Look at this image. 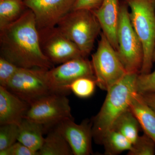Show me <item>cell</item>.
<instances>
[{"mask_svg": "<svg viewBox=\"0 0 155 155\" xmlns=\"http://www.w3.org/2000/svg\"><path fill=\"white\" fill-rule=\"evenodd\" d=\"M125 3L120 5L117 52L127 73L139 74L143 63L142 45L130 22Z\"/></svg>", "mask_w": 155, "mask_h": 155, "instance_id": "obj_5", "label": "cell"}, {"mask_svg": "<svg viewBox=\"0 0 155 155\" xmlns=\"http://www.w3.org/2000/svg\"><path fill=\"white\" fill-rule=\"evenodd\" d=\"M153 62H155V46L154 49L153 53Z\"/></svg>", "mask_w": 155, "mask_h": 155, "instance_id": "obj_29", "label": "cell"}, {"mask_svg": "<svg viewBox=\"0 0 155 155\" xmlns=\"http://www.w3.org/2000/svg\"><path fill=\"white\" fill-rule=\"evenodd\" d=\"M76 0H23L33 12L38 30L57 26L72 11Z\"/></svg>", "mask_w": 155, "mask_h": 155, "instance_id": "obj_11", "label": "cell"}, {"mask_svg": "<svg viewBox=\"0 0 155 155\" xmlns=\"http://www.w3.org/2000/svg\"><path fill=\"white\" fill-rule=\"evenodd\" d=\"M140 126L138 120L129 108L117 118L111 129L124 135L133 144L139 136Z\"/></svg>", "mask_w": 155, "mask_h": 155, "instance_id": "obj_18", "label": "cell"}, {"mask_svg": "<svg viewBox=\"0 0 155 155\" xmlns=\"http://www.w3.org/2000/svg\"><path fill=\"white\" fill-rule=\"evenodd\" d=\"M137 75L127 73L107 91V94L99 112L92 120L93 137L97 143H101L104 136L111 130L115 120L129 109L131 99L137 92Z\"/></svg>", "mask_w": 155, "mask_h": 155, "instance_id": "obj_2", "label": "cell"}, {"mask_svg": "<svg viewBox=\"0 0 155 155\" xmlns=\"http://www.w3.org/2000/svg\"><path fill=\"white\" fill-rule=\"evenodd\" d=\"M155 154V142L146 134L139 136L128 151L127 155H154Z\"/></svg>", "mask_w": 155, "mask_h": 155, "instance_id": "obj_22", "label": "cell"}, {"mask_svg": "<svg viewBox=\"0 0 155 155\" xmlns=\"http://www.w3.org/2000/svg\"><path fill=\"white\" fill-rule=\"evenodd\" d=\"M22 1H23V0H22Z\"/></svg>", "mask_w": 155, "mask_h": 155, "instance_id": "obj_30", "label": "cell"}, {"mask_svg": "<svg viewBox=\"0 0 155 155\" xmlns=\"http://www.w3.org/2000/svg\"><path fill=\"white\" fill-rule=\"evenodd\" d=\"M97 86L96 80L94 78L82 77L76 79L68 86V90L76 96L86 98L93 94Z\"/></svg>", "mask_w": 155, "mask_h": 155, "instance_id": "obj_21", "label": "cell"}, {"mask_svg": "<svg viewBox=\"0 0 155 155\" xmlns=\"http://www.w3.org/2000/svg\"><path fill=\"white\" fill-rule=\"evenodd\" d=\"M56 26L76 45L84 58L91 52L101 29L93 11L84 9L72 10Z\"/></svg>", "mask_w": 155, "mask_h": 155, "instance_id": "obj_4", "label": "cell"}, {"mask_svg": "<svg viewBox=\"0 0 155 155\" xmlns=\"http://www.w3.org/2000/svg\"><path fill=\"white\" fill-rule=\"evenodd\" d=\"M119 9L118 0H103L99 7L93 11L102 33L116 51L118 48Z\"/></svg>", "mask_w": 155, "mask_h": 155, "instance_id": "obj_13", "label": "cell"}, {"mask_svg": "<svg viewBox=\"0 0 155 155\" xmlns=\"http://www.w3.org/2000/svg\"><path fill=\"white\" fill-rule=\"evenodd\" d=\"M20 67L0 57V86L6 88Z\"/></svg>", "mask_w": 155, "mask_h": 155, "instance_id": "obj_25", "label": "cell"}, {"mask_svg": "<svg viewBox=\"0 0 155 155\" xmlns=\"http://www.w3.org/2000/svg\"><path fill=\"white\" fill-rule=\"evenodd\" d=\"M44 126L41 124L24 118L19 125L17 141L35 151L41 148L44 142Z\"/></svg>", "mask_w": 155, "mask_h": 155, "instance_id": "obj_16", "label": "cell"}, {"mask_svg": "<svg viewBox=\"0 0 155 155\" xmlns=\"http://www.w3.org/2000/svg\"><path fill=\"white\" fill-rule=\"evenodd\" d=\"M97 86L107 91L127 74L117 51L102 32L91 61Z\"/></svg>", "mask_w": 155, "mask_h": 155, "instance_id": "obj_6", "label": "cell"}, {"mask_svg": "<svg viewBox=\"0 0 155 155\" xmlns=\"http://www.w3.org/2000/svg\"><path fill=\"white\" fill-rule=\"evenodd\" d=\"M101 144L104 148V154L117 155L130 150L132 143L122 134L111 129L104 136Z\"/></svg>", "mask_w": 155, "mask_h": 155, "instance_id": "obj_20", "label": "cell"}, {"mask_svg": "<svg viewBox=\"0 0 155 155\" xmlns=\"http://www.w3.org/2000/svg\"><path fill=\"white\" fill-rule=\"evenodd\" d=\"M136 90L137 93L140 94L155 93V70L148 73L138 74Z\"/></svg>", "mask_w": 155, "mask_h": 155, "instance_id": "obj_24", "label": "cell"}, {"mask_svg": "<svg viewBox=\"0 0 155 155\" xmlns=\"http://www.w3.org/2000/svg\"><path fill=\"white\" fill-rule=\"evenodd\" d=\"M130 8V22L142 45L143 63L140 73L151 71L155 46V0H124Z\"/></svg>", "mask_w": 155, "mask_h": 155, "instance_id": "obj_3", "label": "cell"}, {"mask_svg": "<svg viewBox=\"0 0 155 155\" xmlns=\"http://www.w3.org/2000/svg\"><path fill=\"white\" fill-rule=\"evenodd\" d=\"M0 52L1 57L20 68L54 67L42 51L35 17L28 8L17 20L0 28Z\"/></svg>", "mask_w": 155, "mask_h": 155, "instance_id": "obj_1", "label": "cell"}, {"mask_svg": "<svg viewBox=\"0 0 155 155\" xmlns=\"http://www.w3.org/2000/svg\"><path fill=\"white\" fill-rule=\"evenodd\" d=\"M0 155H38V153L18 141L8 148L0 151Z\"/></svg>", "mask_w": 155, "mask_h": 155, "instance_id": "obj_26", "label": "cell"}, {"mask_svg": "<svg viewBox=\"0 0 155 155\" xmlns=\"http://www.w3.org/2000/svg\"><path fill=\"white\" fill-rule=\"evenodd\" d=\"M129 108L138 120L144 133L155 142V111L148 105L140 94H134Z\"/></svg>", "mask_w": 155, "mask_h": 155, "instance_id": "obj_15", "label": "cell"}, {"mask_svg": "<svg viewBox=\"0 0 155 155\" xmlns=\"http://www.w3.org/2000/svg\"><path fill=\"white\" fill-rule=\"evenodd\" d=\"M30 106L8 89L0 86V125H19L25 118Z\"/></svg>", "mask_w": 155, "mask_h": 155, "instance_id": "obj_14", "label": "cell"}, {"mask_svg": "<svg viewBox=\"0 0 155 155\" xmlns=\"http://www.w3.org/2000/svg\"><path fill=\"white\" fill-rule=\"evenodd\" d=\"M92 121L85 119L77 124L74 119L63 120L56 125L68 142L74 155H89L92 153Z\"/></svg>", "mask_w": 155, "mask_h": 155, "instance_id": "obj_12", "label": "cell"}, {"mask_svg": "<svg viewBox=\"0 0 155 155\" xmlns=\"http://www.w3.org/2000/svg\"><path fill=\"white\" fill-rule=\"evenodd\" d=\"M140 95L147 104L155 111V93Z\"/></svg>", "mask_w": 155, "mask_h": 155, "instance_id": "obj_28", "label": "cell"}, {"mask_svg": "<svg viewBox=\"0 0 155 155\" xmlns=\"http://www.w3.org/2000/svg\"><path fill=\"white\" fill-rule=\"evenodd\" d=\"M38 155H72V150L56 125L49 129Z\"/></svg>", "mask_w": 155, "mask_h": 155, "instance_id": "obj_17", "label": "cell"}, {"mask_svg": "<svg viewBox=\"0 0 155 155\" xmlns=\"http://www.w3.org/2000/svg\"><path fill=\"white\" fill-rule=\"evenodd\" d=\"M0 125V151H1L8 148L17 141L19 125L14 124Z\"/></svg>", "mask_w": 155, "mask_h": 155, "instance_id": "obj_23", "label": "cell"}, {"mask_svg": "<svg viewBox=\"0 0 155 155\" xmlns=\"http://www.w3.org/2000/svg\"><path fill=\"white\" fill-rule=\"evenodd\" d=\"M47 70L19 68L6 88L30 105L49 95L59 93L50 84Z\"/></svg>", "mask_w": 155, "mask_h": 155, "instance_id": "obj_7", "label": "cell"}, {"mask_svg": "<svg viewBox=\"0 0 155 155\" xmlns=\"http://www.w3.org/2000/svg\"><path fill=\"white\" fill-rule=\"evenodd\" d=\"M42 51L54 64H61L84 57L76 45L55 26L38 30Z\"/></svg>", "mask_w": 155, "mask_h": 155, "instance_id": "obj_9", "label": "cell"}, {"mask_svg": "<svg viewBox=\"0 0 155 155\" xmlns=\"http://www.w3.org/2000/svg\"><path fill=\"white\" fill-rule=\"evenodd\" d=\"M47 75L50 84L56 91L66 95L70 92L68 86L76 79L82 77L95 79L91 61L82 57L53 67L47 70Z\"/></svg>", "mask_w": 155, "mask_h": 155, "instance_id": "obj_10", "label": "cell"}, {"mask_svg": "<svg viewBox=\"0 0 155 155\" xmlns=\"http://www.w3.org/2000/svg\"><path fill=\"white\" fill-rule=\"evenodd\" d=\"M67 95L55 93L41 99L30 105L25 118L43 125L45 132L63 120L72 119Z\"/></svg>", "mask_w": 155, "mask_h": 155, "instance_id": "obj_8", "label": "cell"}, {"mask_svg": "<svg viewBox=\"0 0 155 155\" xmlns=\"http://www.w3.org/2000/svg\"><path fill=\"white\" fill-rule=\"evenodd\" d=\"M103 0H76L72 10H84L94 11L99 7Z\"/></svg>", "mask_w": 155, "mask_h": 155, "instance_id": "obj_27", "label": "cell"}, {"mask_svg": "<svg viewBox=\"0 0 155 155\" xmlns=\"http://www.w3.org/2000/svg\"><path fill=\"white\" fill-rule=\"evenodd\" d=\"M27 8L22 0H0V28L19 19Z\"/></svg>", "mask_w": 155, "mask_h": 155, "instance_id": "obj_19", "label": "cell"}]
</instances>
